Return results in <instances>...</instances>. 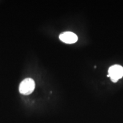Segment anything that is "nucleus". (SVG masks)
Listing matches in <instances>:
<instances>
[{"instance_id": "obj_3", "label": "nucleus", "mask_w": 123, "mask_h": 123, "mask_svg": "<svg viewBox=\"0 0 123 123\" xmlns=\"http://www.w3.org/2000/svg\"><path fill=\"white\" fill-rule=\"evenodd\" d=\"M59 39L63 42L67 44H73L78 41V36L75 33L70 31H66L61 33Z\"/></svg>"}, {"instance_id": "obj_2", "label": "nucleus", "mask_w": 123, "mask_h": 123, "mask_svg": "<svg viewBox=\"0 0 123 123\" xmlns=\"http://www.w3.org/2000/svg\"><path fill=\"white\" fill-rule=\"evenodd\" d=\"M123 76V67L120 65L115 64L108 69V75L107 77H110L112 81L116 83Z\"/></svg>"}, {"instance_id": "obj_1", "label": "nucleus", "mask_w": 123, "mask_h": 123, "mask_svg": "<svg viewBox=\"0 0 123 123\" xmlns=\"http://www.w3.org/2000/svg\"><path fill=\"white\" fill-rule=\"evenodd\" d=\"M35 81L31 78H26L20 83L19 87V92L24 95H30L34 90Z\"/></svg>"}]
</instances>
